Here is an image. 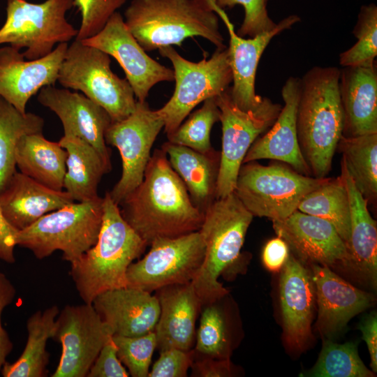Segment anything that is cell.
I'll return each mask as SVG.
<instances>
[{
	"label": "cell",
	"mask_w": 377,
	"mask_h": 377,
	"mask_svg": "<svg viewBox=\"0 0 377 377\" xmlns=\"http://www.w3.org/2000/svg\"><path fill=\"white\" fill-rule=\"evenodd\" d=\"M119 205L123 218L148 245L198 231L204 218L162 149L153 152L142 182Z\"/></svg>",
	"instance_id": "cell-1"
},
{
	"label": "cell",
	"mask_w": 377,
	"mask_h": 377,
	"mask_svg": "<svg viewBox=\"0 0 377 377\" xmlns=\"http://www.w3.org/2000/svg\"><path fill=\"white\" fill-rule=\"evenodd\" d=\"M340 69L314 66L300 79L296 114L297 138L312 177L325 178L343 135L339 90Z\"/></svg>",
	"instance_id": "cell-2"
},
{
	"label": "cell",
	"mask_w": 377,
	"mask_h": 377,
	"mask_svg": "<svg viewBox=\"0 0 377 377\" xmlns=\"http://www.w3.org/2000/svg\"><path fill=\"white\" fill-rule=\"evenodd\" d=\"M103 209L96 244L71 263L69 274L87 304H92L103 293L127 287L128 267L148 246L123 218L109 193L103 197Z\"/></svg>",
	"instance_id": "cell-3"
},
{
	"label": "cell",
	"mask_w": 377,
	"mask_h": 377,
	"mask_svg": "<svg viewBox=\"0 0 377 377\" xmlns=\"http://www.w3.org/2000/svg\"><path fill=\"white\" fill-rule=\"evenodd\" d=\"M219 16L226 17L215 0H132L124 11V22L146 51L176 45L200 36L216 48H224Z\"/></svg>",
	"instance_id": "cell-4"
},
{
	"label": "cell",
	"mask_w": 377,
	"mask_h": 377,
	"mask_svg": "<svg viewBox=\"0 0 377 377\" xmlns=\"http://www.w3.org/2000/svg\"><path fill=\"white\" fill-rule=\"evenodd\" d=\"M253 218L234 192L216 199L204 212L198 231L205 246V257L191 281L202 305L228 294L219 279L239 261Z\"/></svg>",
	"instance_id": "cell-5"
},
{
	"label": "cell",
	"mask_w": 377,
	"mask_h": 377,
	"mask_svg": "<svg viewBox=\"0 0 377 377\" xmlns=\"http://www.w3.org/2000/svg\"><path fill=\"white\" fill-rule=\"evenodd\" d=\"M103 198L74 202L51 212L17 231L15 245L30 250L38 259L62 252L70 263L96 242L103 219Z\"/></svg>",
	"instance_id": "cell-6"
},
{
	"label": "cell",
	"mask_w": 377,
	"mask_h": 377,
	"mask_svg": "<svg viewBox=\"0 0 377 377\" xmlns=\"http://www.w3.org/2000/svg\"><path fill=\"white\" fill-rule=\"evenodd\" d=\"M110 64L108 54L75 40L68 45L57 82L101 106L114 122L129 116L137 101L128 80L114 73Z\"/></svg>",
	"instance_id": "cell-7"
},
{
	"label": "cell",
	"mask_w": 377,
	"mask_h": 377,
	"mask_svg": "<svg viewBox=\"0 0 377 377\" xmlns=\"http://www.w3.org/2000/svg\"><path fill=\"white\" fill-rule=\"evenodd\" d=\"M329 177L316 178L281 164L243 163L234 193L253 216L282 220L297 209L303 197Z\"/></svg>",
	"instance_id": "cell-8"
},
{
	"label": "cell",
	"mask_w": 377,
	"mask_h": 377,
	"mask_svg": "<svg viewBox=\"0 0 377 377\" xmlns=\"http://www.w3.org/2000/svg\"><path fill=\"white\" fill-rule=\"evenodd\" d=\"M73 0H45L40 3L27 0H6V17L0 28V45L21 50L28 60L49 54L56 45L75 38L78 29L66 19Z\"/></svg>",
	"instance_id": "cell-9"
},
{
	"label": "cell",
	"mask_w": 377,
	"mask_h": 377,
	"mask_svg": "<svg viewBox=\"0 0 377 377\" xmlns=\"http://www.w3.org/2000/svg\"><path fill=\"white\" fill-rule=\"evenodd\" d=\"M173 66L175 88L170 99L157 113L164 121L167 137L180 126L199 103L226 91L232 82L228 47L216 48L209 59L193 62L182 57L172 45L158 49Z\"/></svg>",
	"instance_id": "cell-10"
},
{
	"label": "cell",
	"mask_w": 377,
	"mask_h": 377,
	"mask_svg": "<svg viewBox=\"0 0 377 377\" xmlns=\"http://www.w3.org/2000/svg\"><path fill=\"white\" fill-rule=\"evenodd\" d=\"M220 110L222 144L216 197L221 198L234 191L243 160L253 143L276 120L282 105L263 97L253 110H243L232 101L229 87L216 97Z\"/></svg>",
	"instance_id": "cell-11"
},
{
	"label": "cell",
	"mask_w": 377,
	"mask_h": 377,
	"mask_svg": "<svg viewBox=\"0 0 377 377\" xmlns=\"http://www.w3.org/2000/svg\"><path fill=\"white\" fill-rule=\"evenodd\" d=\"M149 252L132 263L126 273L127 286L151 293L163 287L191 282L205 257L199 231L173 238H158Z\"/></svg>",
	"instance_id": "cell-12"
},
{
	"label": "cell",
	"mask_w": 377,
	"mask_h": 377,
	"mask_svg": "<svg viewBox=\"0 0 377 377\" xmlns=\"http://www.w3.org/2000/svg\"><path fill=\"white\" fill-rule=\"evenodd\" d=\"M164 121L145 101H138L135 110L121 121L112 122L105 133L106 144L119 151L122 172L109 194L118 205L142 181L150 151Z\"/></svg>",
	"instance_id": "cell-13"
},
{
	"label": "cell",
	"mask_w": 377,
	"mask_h": 377,
	"mask_svg": "<svg viewBox=\"0 0 377 377\" xmlns=\"http://www.w3.org/2000/svg\"><path fill=\"white\" fill-rule=\"evenodd\" d=\"M113 336L92 304L66 305L59 311L53 338L61 345L52 377H86L101 349Z\"/></svg>",
	"instance_id": "cell-14"
},
{
	"label": "cell",
	"mask_w": 377,
	"mask_h": 377,
	"mask_svg": "<svg viewBox=\"0 0 377 377\" xmlns=\"http://www.w3.org/2000/svg\"><path fill=\"white\" fill-rule=\"evenodd\" d=\"M81 42L99 49L118 61L138 101H145L150 89L157 83L175 80L173 70L146 53L117 11L100 32Z\"/></svg>",
	"instance_id": "cell-15"
},
{
	"label": "cell",
	"mask_w": 377,
	"mask_h": 377,
	"mask_svg": "<svg viewBox=\"0 0 377 377\" xmlns=\"http://www.w3.org/2000/svg\"><path fill=\"white\" fill-rule=\"evenodd\" d=\"M68 43L58 44L51 53L38 59H26L10 45L0 47V97L22 113L29 99L43 87L55 85Z\"/></svg>",
	"instance_id": "cell-16"
},
{
	"label": "cell",
	"mask_w": 377,
	"mask_h": 377,
	"mask_svg": "<svg viewBox=\"0 0 377 377\" xmlns=\"http://www.w3.org/2000/svg\"><path fill=\"white\" fill-rule=\"evenodd\" d=\"M272 223L277 236L303 263L327 267L337 263H347L346 244L327 221L297 209L287 218Z\"/></svg>",
	"instance_id": "cell-17"
},
{
	"label": "cell",
	"mask_w": 377,
	"mask_h": 377,
	"mask_svg": "<svg viewBox=\"0 0 377 377\" xmlns=\"http://www.w3.org/2000/svg\"><path fill=\"white\" fill-rule=\"evenodd\" d=\"M38 92V101L59 117L64 135L75 136L88 142L111 165L105 133L112 121L105 110L83 94L66 88L49 85Z\"/></svg>",
	"instance_id": "cell-18"
},
{
	"label": "cell",
	"mask_w": 377,
	"mask_h": 377,
	"mask_svg": "<svg viewBox=\"0 0 377 377\" xmlns=\"http://www.w3.org/2000/svg\"><path fill=\"white\" fill-rule=\"evenodd\" d=\"M281 96L284 105L276 120L253 143L243 163L264 158L273 159L287 163L297 172L311 176V170L301 152L297 133L300 78L289 77L282 87Z\"/></svg>",
	"instance_id": "cell-19"
},
{
	"label": "cell",
	"mask_w": 377,
	"mask_h": 377,
	"mask_svg": "<svg viewBox=\"0 0 377 377\" xmlns=\"http://www.w3.org/2000/svg\"><path fill=\"white\" fill-rule=\"evenodd\" d=\"M281 271L283 337L289 346L302 349L311 335V325L316 302L311 272L291 253Z\"/></svg>",
	"instance_id": "cell-20"
},
{
	"label": "cell",
	"mask_w": 377,
	"mask_h": 377,
	"mask_svg": "<svg viewBox=\"0 0 377 377\" xmlns=\"http://www.w3.org/2000/svg\"><path fill=\"white\" fill-rule=\"evenodd\" d=\"M300 20V17L296 15H289L277 23L273 29L249 38L238 36L229 20L225 22L230 35L228 50L233 83L229 90L232 101L238 108L247 111L260 105L263 97L256 94L255 90L260 59L275 36L290 29Z\"/></svg>",
	"instance_id": "cell-21"
},
{
	"label": "cell",
	"mask_w": 377,
	"mask_h": 377,
	"mask_svg": "<svg viewBox=\"0 0 377 377\" xmlns=\"http://www.w3.org/2000/svg\"><path fill=\"white\" fill-rule=\"evenodd\" d=\"M318 307L316 327L327 337L341 331L348 321L369 308L372 296L353 286L327 266L311 264Z\"/></svg>",
	"instance_id": "cell-22"
},
{
	"label": "cell",
	"mask_w": 377,
	"mask_h": 377,
	"mask_svg": "<svg viewBox=\"0 0 377 377\" xmlns=\"http://www.w3.org/2000/svg\"><path fill=\"white\" fill-rule=\"evenodd\" d=\"M160 314L154 330L160 351L192 349L195 324L202 303L191 282L167 286L156 290Z\"/></svg>",
	"instance_id": "cell-23"
},
{
	"label": "cell",
	"mask_w": 377,
	"mask_h": 377,
	"mask_svg": "<svg viewBox=\"0 0 377 377\" xmlns=\"http://www.w3.org/2000/svg\"><path fill=\"white\" fill-rule=\"evenodd\" d=\"M92 304L113 335L146 334L154 331L160 314L156 295L128 286L100 294Z\"/></svg>",
	"instance_id": "cell-24"
},
{
	"label": "cell",
	"mask_w": 377,
	"mask_h": 377,
	"mask_svg": "<svg viewBox=\"0 0 377 377\" xmlns=\"http://www.w3.org/2000/svg\"><path fill=\"white\" fill-rule=\"evenodd\" d=\"M339 90L343 136L377 133V66L340 69Z\"/></svg>",
	"instance_id": "cell-25"
},
{
	"label": "cell",
	"mask_w": 377,
	"mask_h": 377,
	"mask_svg": "<svg viewBox=\"0 0 377 377\" xmlns=\"http://www.w3.org/2000/svg\"><path fill=\"white\" fill-rule=\"evenodd\" d=\"M64 190L49 188L16 172L0 193V209L6 221L17 231L43 216L74 202Z\"/></svg>",
	"instance_id": "cell-26"
},
{
	"label": "cell",
	"mask_w": 377,
	"mask_h": 377,
	"mask_svg": "<svg viewBox=\"0 0 377 377\" xmlns=\"http://www.w3.org/2000/svg\"><path fill=\"white\" fill-rule=\"evenodd\" d=\"M341 175L347 189L350 206V237L347 244L348 253L347 263L355 267L376 286L377 276L376 221L369 212L367 200L355 186L342 160Z\"/></svg>",
	"instance_id": "cell-27"
},
{
	"label": "cell",
	"mask_w": 377,
	"mask_h": 377,
	"mask_svg": "<svg viewBox=\"0 0 377 377\" xmlns=\"http://www.w3.org/2000/svg\"><path fill=\"white\" fill-rule=\"evenodd\" d=\"M161 149L171 167L185 184L193 205L203 213L216 199L220 152L201 153L169 141Z\"/></svg>",
	"instance_id": "cell-28"
},
{
	"label": "cell",
	"mask_w": 377,
	"mask_h": 377,
	"mask_svg": "<svg viewBox=\"0 0 377 377\" xmlns=\"http://www.w3.org/2000/svg\"><path fill=\"white\" fill-rule=\"evenodd\" d=\"M67 155L59 142L48 140L43 132L22 136L15 153L21 173L56 191L64 190Z\"/></svg>",
	"instance_id": "cell-29"
},
{
	"label": "cell",
	"mask_w": 377,
	"mask_h": 377,
	"mask_svg": "<svg viewBox=\"0 0 377 377\" xmlns=\"http://www.w3.org/2000/svg\"><path fill=\"white\" fill-rule=\"evenodd\" d=\"M59 143L68 154L63 189L75 202L98 198L101 179L111 170L112 165L105 162L93 146L79 138L64 135Z\"/></svg>",
	"instance_id": "cell-30"
},
{
	"label": "cell",
	"mask_w": 377,
	"mask_h": 377,
	"mask_svg": "<svg viewBox=\"0 0 377 377\" xmlns=\"http://www.w3.org/2000/svg\"><path fill=\"white\" fill-rule=\"evenodd\" d=\"M53 305L37 311L27 320V341L19 358L13 363L6 362L1 370L3 377H43L49 363L46 345L54 334L55 320L59 313Z\"/></svg>",
	"instance_id": "cell-31"
},
{
	"label": "cell",
	"mask_w": 377,
	"mask_h": 377,
	"mask_svg": "<svg viewBox=\"0 0 377 377\" xmlns=\"http://www.w3.org/2000/svg\"><path fill=\"white\" fill-rule=\"evenodd\" d=\"M297 210L331 223L347 246L350 237V206L341 175L329 178L306 194L299 203Z\"/></svg>",
	"instance_id": "cell-32"
},
{
	"label": "cell",
	"mask_w": 377,
	"mask_h": 377,
	"mask_svg": "<svg viewBox=\"0 0 377 377\" xmlns=\"http://www.w3.org/2000/svg\"><path fill=\"white\" fill-rule=\"evenodd\" d=\"M337 149L342 153L353 182L369 202L377 198V133L341 138Z\"/></svg>",
	"instance_id": "cell-33"
},
{
	"label": "cell",
	"mask_w": 377,
	"mask_h": 377,
	"mask_svg": "<svg viewBox=\"0 0 377 377\" xmlns=\"http://www.w3.org/2000/svg\"><path fill=\"white\" fill-rule=\"evenodd\" d=\"M44 119L31 113H22L0 97V193L17 172L15 147L27 134L43 132Z\"/></svg>",
	"instance_id": "cell-34"
},
{
	"label": "cell",
	"mask_w": 377,
	"mask_h": 377,
	"mask_svg": "<svg viewBox=\"0 0 377 377\" xmlns=\"http://www.w3.org/2000/svg\"><path fill=\"white\" fill-rule=\"evenodd\" d=\"M305 376L313 377H373L360 359L353 342L342 344L330 340L323 342L318 361Z\"/></svg>",
	"instance_id": "cell-35"
},
{
	"label": "cell",
	"mask_w": 377,
	"mask_h": 377,
	"mask_svg": "<svg viewBox=\"0 0 377 377\" xmlns=\"http://www.w3.org/2000/svg\"><path fill=\"white\" fill-rule=\"evenodd\" d=\"M195 355L217 359L229 358L230 343L224 313L217 300L202 305L195 333Z\"/></svg>",
	"instance_id": "cell-36"
},
{
	"label": "cell",
	"mask_w": 377,
	"mask_h": 377,
	"mask_svg": "<svg viewBox=\"0 0 377 377\" xmlns=\"http://www.w3.org/2000/svg\"><path fill=\"white\" fill-rule=\"evenodd\" d=\"M216 97L204 101L200 109L192 113L172 135L168 136V141L201 153L212 151L211 130L213 125L220 119V110Z\"/></svg>",
	"instance_id": "cell-37"
},
{
	"label": "cell",
	"mask_w": 377,
	"mask_h": 377,
	"mask_svg": "<svg viewBox=\"0 0 377 377\" xmlns=\"http://www.w3.org/2000/svg\"><path fill=\"white\" fill-rule=\"evenodd\" d=\"M356 43L339 54L341 66H371L376 64L377 7L371 3L362 6L353 30Z\"/></svg>",
	"instance_id": "cell-38"
},
{
	"label": "cell",
	"mask_w": 377,
	"mask_h": 377,
	"mask_svg": "<svg viewBox=\"0 0 377 377\" xmlns=\"http://www.w3.org/2000/svg\"><path fill=\"white\" fill-rule=\"evenodd\" d=\"M117 355L133 377H148L152 355L157 346L154 331L138 337L113 335Z\"/></svg>",
	"instance_id": "cell-39"
},
{
	"label": "cell",
	"mask_w": 377,
	"mask_h": 377,
	"mask_svg": "<svg viewBox=\"0 0 377 377\" xmlns=\"http://www.w3.org/2000/svg\"><path fill=\"white\" fill-rule=\"evenodd\" d=\"M126 0H73L81 14V22L75 40L82 41L100 32L110 17Z\"/></svg>",
	"instance_id": "cell-40"
},
{
	"label": "cell",
	"mask_w": 377,
	"mask_h": 377,
	"mask_svg": "<svg viewBox=\"0 0 377 377\" xmlns=\"http://www.w3.org/2000/svg\"><path fill=\"white\" fill-rule=\"evenodd\" d=\"M269 0H215L216 6L223 8H232L241 5L244 10L243 22L236 33L244 38H252L261 33L270 31L276 26L269 16L267 6Z\"/></svg>",
	"instance_id": "cell-41"
},
{
	"label": "cell",
	"mask_w": 377,
	"mask_h": 377,
	"mask_svg": "<svg viewBox=\"0 0 377 377\" xmlns=\"http://www.w3.org/2000/svg\"><path fill=\"white\" fill-rule=\"evenodd\" d=\"M193 359V350L169 348L160 351L148 377H186Z\"/></svg>",
	"instance_id": "cell-42"
},
{
	"label": "cell",
	"mask_w": 377,
	"mask_h": 377,
	"mask_svg": "<svg viewBox=\"0 0 377 377\" xmlns=\"http://www.w3.org/2000/svg\"><path fill=\"white\" fill-rule=\"evenodd\" d=\"M128 372L117 355V347L112 336L101 349L87 377H128Z\"/></svg>",
	"instance_id": "cell-43"
},
{
	"label": "cell",
	"mask_w": 377,
	"mask_h": 377,
	"mask_svg": "<svg viewBox=\"0 0 377 377\" xmlns=\"http://www.w3.org/2000/svg\"><path fill=\"white\" fill-rule=\"evenodd\" d=\"M16 290L13 283L4 274L0 272V374L13 347L8 332L2 326L1 315L3 309L13 302Z\"/></svg>",
	"instance_id": "cell-44"
},
{
	"label": "cell",
	"mask_w": 377,
	"mask_h": 377,
	"mask_svg": "<svg viewBox=\"0 0 377 377\" xmlns=\"http://www.w3.org/2000/svg\"><path fill=\"white\" fill-rule=\"evenodd\" d=\"M191 369L192 376L223 377L232 374L229 358L217 359L200 356L195 355L194 352Z\"/></svg>",
	"instance_id": "cell-45"
},
{
	"label": "cell",
	"mask_w": 377,
	"mask_h": 377,
	"mask_svg": "<svg viewBox=\"0 0 377 377\" xmlns=\"http://www.w3.org/2000/svg\"><path fill=\"white\" fill-rule=\"evenodd\" d=\"M290 254L286 242L278 237L269 240L262 253L264 266L272 272H280L286 264Z\"/></svg>",
	"instance_id": "cell-46"
},
{
	"label": "cell",
	"mask_w": 377,
	"mask_h": 377,
	"mask_svg": "<svg viewBox=\"0 0 377 377\" xmlns=\"http://www.w3.org/2000/svg\"><path fill=\"white\" fill-rule=\"evenodd\" d=\"M359 329L362 339L366 342L371 357L373 372L377 371V317L373 312L360 323Z\"/></svg>",
	"instance_id": "cell-47"
},
{
	"label": "cell",
	"mask_w": 377,
	"mask_h": 377,
	"mask_svg": "<svg viewBox=\"0 0 377 377\" xmlns=\"http://www.w3.org/2000/svg\"><path fill=\"white\" fill-rule=\"evenodd\" d=\"M17 232L4 219L0 209V259L9 264L15 262L14 249Z\"/></svg>",
	"instance_id": "cell-48"
}]
</instances>
